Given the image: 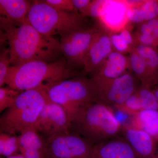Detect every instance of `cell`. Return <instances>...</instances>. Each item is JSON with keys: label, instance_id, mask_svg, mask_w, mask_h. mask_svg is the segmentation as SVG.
Here are the masks:
<instances>
[{"label": "cell", "instance_id": "3957f363", "mask_svg": "<svg viewBox=\"0 0 158 158\" xmlns=\"http://www.w3.org/2000/svg\"><path fill=\"white\" fill-rule=\"evenodd\" d=\"M71 124L72 130L94 146L119 137L122 127L112 108L97 102L81 109Z\"/></svg>", "mask_w": 158, "mask_h": 158}, {"label": "cell", "instance_id": "1f68e13d", "mask_svg": "<svg viewBox=\"0 0 158 158\" xmlns=\"http://www.w3.org/2000/svg\"><path fill=\"white\" fill-rule=\"evenodd\" d=\"M4 158H25L20 153L14 155L10 156L7 157H5Z\"/></svg>", "mask_w": 158, "mask_h": 158}, {"label": "cell", "instance_id": "83f0119b", "mask_svg": "<svg viewBox=\"0 0 158 158\" xmlns=\"http://www.w3.org/2000/svg\"><path fill=\"white\" fill-rule=\"evenodd\" d=\"M44 2L59 11L76 12L72 0H45Z\"/></svg>", "mask_w": 158, "mask_h": 158}, {"label": "cell", "instance_id": "8992f818", "mask_svg": "<svg viewBox=\"0 0 158 158\" xmlns=\"http://www.w3.org/2000/svg\"><path fill=\"white\" fill-rule=\"evenodd\" d=\"M44 88L50 100L65 109L71 122L81 109L95 102L92 82L85 77L64 79Z\"/></svg>", "mask_w": 158, "mask_h": 158}, {"label": "cell", "instance_id": "30bf717a", "mask_svg": "<svg viewBox=\"0 0 158 158\" xmlns=\"http://www.w3.org/2000/svg\"><path fill=\"white\" fill-rule=\"evenodd\" d=\"M71 122L65 109L49 99L40 114L35 129L48 139L71 130Z\"/></svg>", "mask_w": 158, "mask_h": 158}, {"label": "cell", "instance_id": "d4e9b609", "mask_svg": "<svg viewBox=\"0 0 158 158\" xmlns=\"http://www.w3.org/2000/svg\"><path fill=\"white\" fill-rule=\"evenodd\" d=\"M141 7L145 22L158 18V0H144Z\"/></svg>", "mask_w": 158, "mask_h": 158}, {"label": "cell", "instance_id": "603a6c76", "mask_svg": "<svg viewBox=\"0 0 158 158\" xmlns=\"http://www.w3.org/2000/svg\"><path fill=\"white\" fill-rule=\"evenodd\" d=\"M21 91L15 90L10 87L0 88V112L7 110L14 103Z\"/></svg>", "mask_w": 158, "mask_h": 158}, {"label": "cell", "instance_id": "4dcf8cb0", "mask_svg": "<svg viewBox=\"0 0 158 158\" xmlns=\"http://www.w3.org/2000/svg\"><path fill=\"white\" fill-rule=\"evenodd\" d=\"M119 34L122 37L123 39L127 42V43L131 48H133L134 44H135V41H134L133 35L131 34L130 31L127 29H124V30H122L119 33Z\"/></svg>", "mask_w": 158, "mask_h": 158}, {"label": "cell", "instance_id": "836d02e7", "mask_svg": "<svg viewBox=\"0 0 158 158\" xmlns=\"http://www.w3.org/2000/svg\"><path fill=\"white\" fill-rule=\"evenodd\" d=\"M152 88H155V89L158 90V81H157L155 85Z\"/></svg>", "mask_w": 158, "mask_h": 158}, {"label": "cell", "instance_id": "ffe728a7", "mask_svg": "<svg viewBox=\"0 0 158 158\" xmlns=\"http://www.w3.org/2000/svg\"><path fill=\"white\" fill-rule=\"evenodd\" d=\"M19 152L18 136L8 133H0V154L5 157Z\"/></svg>", "mask_w": 158, "mask_h": 158}, {"label": "cell", "instance_id": "9c48e42d", "mask_svg": "<svg viewBox=\"0 0 158 158\" xmlns=\"http://www.w3.org/2000/svg\"><path fill=\"white\" fill-rule=\"evenodd\" d=\"M100 27L84 28L61 37V51L71 69L84 67L85 55Z\"/></svg>", "mask_w": 158, "mask_h": 158}, {"label": "cell", "instance_id": "7c38bea8", "mask_svg": "<svg viewBox=\"0 0 158 158\" xmlns=\"http://www.w3.org/2000/svg\"><path fill=\"white\" fill-rule=\"evenodd\" d=\"M121 133L141 158H158V141L131 126H122Z\"/></svg>", "mask_w": 158, "mask_h": 158}, {"label": "cell", "instance_id": "52a82bcc", "mask_svg": "<svg viewBox=\"0 0 158 158\" xmlns=\"http://www.w3.org/2000/svg\"><path fill=\"white\" fill-rule=\"evenodd\" d=\"M94 90L95 102L114 107L122 104L136 92L140 81L131 71L114 79L93 76L90 78Z\"/></svg>", "mask_w": 158, "mask_h": 158}, {"label": "cell", "instance_id": "7a4b0ae2", "mask_svg": "<svg viewBox=\"0 0 158 158\" xmlns=\"http://www.w3.org/2000/svg\"><path fill=\"white\" fill-rule=\"evenodd\" d=\"M76 75V71L69 68L65 58L50 62L33 61L10 65L5 84L15 90L23 91L44 88Z\"/></svg>", "mask_w": 158, "mask_h": 158}, {"label": "cell", "instance_id": "d6a6232c", "mask_svg": "<svg viewBox=\"0 0 158 158\" xmlns=\"http://www.w3.org/2000/svg\"><path fill=\"white\" fill-rule=\"evenodd\" d=\"M155 94L156 97L157 99L158 102V90L155 88H152Z\"/></svg>", "mask_w": 158, "mask_h": 158}, {"label": "cell", "instance_id": "ac0fdd59", "mask_svg": "<svg viewBox=\"0 0 158 158\" xmlns=\"http://www.w3.org/2000/svg\"><path fill=\"white\" fill-rule=\"evenodd\" d=\"M133 48L145 62L147 70L146 85L153 88L158 81V52L151 47L135 44Z\"/></svg>", "mask_w": 158, "mask_h": 158}, {"label": "cell", "instance_id": "e0dca14e", "mask_svg": "<svg viewBox=\"0 0 158 158\" xmlns=\"http://www.w3.org/2000/svg\"><path fill=\"white\" fill-rule=\"evenodd\" d=\"M132 117L130 125L147 133L158 141V110H141Z\"/></svg>", "mask_w": 158, "mask_h": 158}, {"label": "cell", "instance_id": "4316f807", "mask_svg": "<svg viewBox=\"0 0 158 158\" xmlns=\"http://www.w3.org/2000/svg\"><path fill=\"white\" fill-rule=\"evenodd\" d=\"M111 42L113 50L121 53H129L133 48H131L123 39L119 34H110Z\"/></svg>", "mask_w": 158, "mask_h": 158}, {"label": "cell", "instance_id": "ba28073f", "mask_svg": "<svg viewBox=\"0 0 158 158\" xmlns=\"http://www.w3.org/2000/svg\"><path fill=\"white\" fill-rule=\"evenodd\" d=\"M47 141L48 158H93L94 146L72 129Z\"/></svg>", "mask_w": 158, "mask_h": 158}, {"label": "cell", "instance_id": "7402d4cb", "mask_svg": "<svg viewBox=\"0 0 158 158\" xmlns=\"http://www.w3.org/2000/svg\"><path fill=\"white\" fill-rule=\"evenodd\" d=\"M115 108L122 113L131 116H133L141 110H143L141 100L136 91L123 103Z\"/></svg>", "mask_w": 158, "mask_h": 158}, {"label": "cell", "instance_id": "44dd1931", "mask_svg": "<svg viewBox=\"0 0 158 158\" xmlns=\"http://www.w3.org/2000/svg\"><path fill=\"white\" fill-rule=\"evenodd\" d=\"M141 100L143 110H158V102L152 88L140 84L136 90Z\"/></svg>", "mask_w": 158, "mask_h": 158}, {"label": "cell", "instance_id": "d6986e66", "mask_svg": "<svg viewBox=\"0 0 158 158\" xmlns=\"http://www.w3.org/2000/svg\"><path fill=\"white\" fill-rule=\"evenodd\" d=\"M130 71L136 77L141 85H146L147 82V70L144 60L134 49L129 56Z\"/></svg>", "mask_w": 158, "mask_h": 158}, {"label": "cell", "instance_id": "4fadbf2b", "mask_svg": "<svg viewBox=\"0 0 158 158\" xmlns=\"http://www.w3.org/2000/svg\"><path fill=\"white\" fill-rule=\"evenodd\" d=\"M93 158H141L123 137H118L94 146Z\"/></svg>", "mask_w": 158, "mask_h": 158}, {"label": "cell", "instance_id": "cb8c5ba5", "mask_svg": "<svg viewBox=\"0 0 158 158\" xmlns=\"http://www.w3.org/2000/svg\"><path fill=\"white\" fill-rule=\"evenodd\" d=\"M110 2L105 0H94L91 1L87 11L86 16L99 18L104 15Z\"/></svg>", "mask_w": 158, "mask_h": 158}, {"label": "cell", "instance_id": "9a60e30c", "mask_svg": "<svg viewBox=\"0 0 158 158\" xmlns=\"http://www.w3.org/2000/svg\"><path fill=\"white\" fill-rule=\"evenodd\" d=\"M31 6L25 0H0L1 23L20 25L27 21Z\"/></svg>", "mask_w": 158, "mask_h": 158}, {"label": "cell", "instance_id": "5bb4252c", "mask_svg": "<svg viewBox=\"0 0 158 158\" xmlns=\"http://www.w3.org/2000/svg\"><path fill=\"white\" fill-rule=\"evenodd\" d=\"M19 153L25 158H48L47 140L33 128L19 134Z\"/></svg>", "mask_w": 158, "mask_h": 158}, {"label": "cell", "instance_id": "484cf974", "mask_svg": "<svg viewBox=\"0 0 158 158\" xmlns=\"http://www.w3.org/2000/svg\"><path fill=\"white\" fill-rule=\"evenodd\" d=\"M10 57L8 48L3 49L0 54V87L5 85L6 75L10 66Z\"/></svg>", "mask_w": 158, "mask_h": 158}, {"label": "cell", "instance_id": "277c9868", "mask_svg": "<svg viewBox=\"0 0 158 158\" xmlns=\"http://www.w3.org/2000/svg\"><path fill=\"white\" fill-rule=\"evenodd\" d=\"M49 100L44 88L21 91L0 118L1 132L15 135L35 129L40 114Z\"/></svg>", "mask_w": 158, "mask_h": 158}, {"label": "cell", "instance_id": "2e32d148", "mask_svg": "<svg viewBox=\"0 0 158 158\" xmlns=\"http://www.w3.org/2000/svg\"><path fill=\"white\" fill-rule=\"evenodd\" d=\"M129 71H130L129 57L124 54L113 51L94 76L102 78L114 79Z\"/></svg>", "mask_w": 158, "mask_h": 158}, {"label": "cell", "instance_id": "8fae6325", "mask_svg": "<svg viewBox=\"0 0 158 158\" xmlns=\"http://www.w3.org/2000/svg\"><path fill=\"white\" fill-rule=\"evenodd\" d=\"M110 34L106 29L100 27L85 56L84 68L85 72L96 73L109 55L114 51Z\"/></svg>", "mask_w": 158, "mask_h": 158}, {"label": "cell", "instance_id": "6da1fadb", "mask_svg": "<svg viewBox=\"0 0 158 158\" xmlns=\"http://www.w3.org/2000/svg\"><path fill=\"white\" fill-rule=\"evenodd\" d=\"M5 39L9 44L10 65L33 61L50 62L59 60L62 54L60 42L53 37L43 35L27 19L19 26L1 23Z\"/></svg>", "mask_w": 158, "mask_h": 158}, {"label": "cell", "instance_id": "f1b7e54d", "mask_svg": "<svg viewBox=\"0 0 158 158\" xmlns=\"http://www.w3.org/2000/svg\"><path fill=\"white\" fill-rule=\"evenodd\" d=\"M141 6L128 7L127 11V16L129 20L138 24L145 22Z\"/></svg>", "mask_w": 158, "mask_h": 158}, {"label": "cell", "instance_id": "5b68a950", "mask_svg": "<svg viewBox=\"0 0 158 158\" xmlns=\"http://www.w3.org/2000/svg\"><path fill=\"white\" fill-rule=\"evenodd\" d=\"M27 19L38 32L49 37L64 36L85 27L84 16L77 12L59 11L44 1L31 4Z\"/></svg>", "mask_w": 158, "mask_h": 158}, {"label": "cell", "instance_id": "f546056e", "mask_svg": "<svg viewBox=\"0 0 158 158\" xmlns=\"http://www.w3.org/2000/svg\"><path fill=\"white\" fill-rule=\"evenodd\" d=\"M90 0H72L73 4L76 11H79L80 14L86 17L90 3Z\"/></svg>", "mask_w": 158, "mask_h": 158}]
</instances>
